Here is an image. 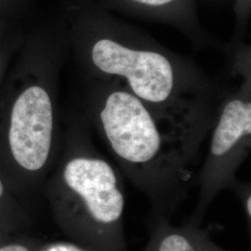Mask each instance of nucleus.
<instances>
[{"instance_id":"nucleus-1","label":"nucleus","mask_w":251,"mask_h":251,"mask_svg":"<svg viewBox=\"0 0 251 251\" xmlns=\"http://www.w3.org/2000/svg\"><path fill=\"white\" fill-rule=\"evenodd\" d=\"M48 198L58 225L75 243L94 251H129L125 191L107 161L73 157Z\"/></svg>"},{"instance_id":"nucleus-2","label":"nucleus","mask_w":251,"mask_h":251,"mask_svg":"<svg viewBox=\"0 0 251 251\" xmlns=\"http://www.w3.org/2000/svg\"><path fill=\"white\" fill-rule=\"evenodd\" d=\"M91 56L102 72L126 77L141 99L160 102L171 95L173 70L161 54L133 50L115 41L101 39L93 47Z\"/></svg>"},{"instance_id":"nucleus-3","label":"nucleus","mask_w":251,"mask_h":251,"mask_svg":"<svg viewBox=\"0 0 251 251\" xmlns=\"http://www.w3.org/2000/svg\"><path fill=\"white\" fill-rule=\"evenodd\" d=\"M52 105L47 91L34 86L15 101L9 131L14 160L28 171H40L49 159L52 144Z\"/></svg>"},{"instance_id":"nucleus-4","label":"nucleus","mask_w":251,"mask_h":251,"mask_svg":"<svg viewBox=\"0 0 251 251\" xmlns=\"http://www.w3.org/2000/svg\"><path fill=\"white\" fill-rule=\"evenodd\" d=\"M251 133V103L234 100L230 101L222 114L210 144L211 161L214 166L206 173L201 183L204 188L214 175L220 164H226L229 156ZM200 189V190H201Z\"/></svg>"},{"instance_id":"nucleus-5","label":"nucleus","mask_w":251,"mask_h":251,"mask_svg":"<svg viewBox=\"0 0 251 251\" xmlns=\"http://www.w3.org/2000/svg\"><path fill=\"white\" fill-rule=\"evenodd\" d=\"M149 225L150 239L144 251H204L209 236L200 225L175 226L163 217L152 216Z\"/></svg>"},{"instance_id":"nucleus-6","label":"nucleus","mask_w":251,"mask_h":251,"mask_svg":"<svg viewBox=\"0 0 251 251\" xmlns=\"http://www.w3.org/2000/svg\"><path fill=\"white\" fill-rule=\"evenodd\" d=\"M235 193L237 194L238 199L240 201V204L242 206L243 211L246 216V221L249 224V230H251V189L248 187H244V188L234 189Z\"/></svg>"},{"instance_id":"nucleus-7","label":"nucleus","mask_w":251,"mask_h":251,"mask_svg":"<svg viewBox=\"0 0 251 251\" xmlns=\"http://www.w3.org/2000/svg\"><path fill=\"white\" fill-rule=\"evenodd\" d=\"M40 251H94L77 243H53Z\"/></svg>"},{"instance_id":"nucleus-8","label":"nucleus","mask_w":251,"mask_h":251,"mask_svg":"<svg viewBox=\"0 0 251 251\" xmlns=\"http://www.w3.org/2000/svg\"><path fill=\"white\" fill-rule=\"evenodd\" d=\"M0 251H33V250L21 243H10L0 246Z\"/></svg>"},{"instance_id":"nucleus-9","label":"nucleus","mask_w":251,"mask_h":251,"mask_svg":"<svg viewBox=\"0 0 251 251\" xmlns=\"http://www.w3.org/2000/svg\"><path fill=\"white\" fill-rule=\"evenodd\" d=\"M204 251H228L217 245L210 237V235L206 238V244H205V250Z\"/></svg>"},{"instance_id":"nucleus-10","label":"nucleus","mask_w":251,"mask_h":251,"mask_svg":"<svg viewBox=\"0 0 251 251\" xmlns=\"http://www.w3.org/2000/svg\"><path fill=\"white\" fill-rule=\"evenodd\" d=\"M136 1L145 5H149V6H162L170 3L173 0H136Z\"/></svg>"},{"instance_id":"nucleus-11","label":"nucleus","mask_w":251,"mask_h":251,"mask_svg":"<svg viewBox=\"0 0 251 251\" xmlns=\"http://www.w3.org/2000/svg\"><path fill=\"white\" fill-rule=\"evenodd\" d=\"M4 194H5L4 184H3L2 180L0 179V201H2V200H3V198H4Z\"/></svg>"}]
</instances>
